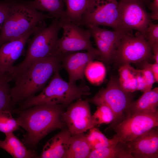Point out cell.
I'll list each match as a JSON object with an SVG mask.
<instances>
[{
  "label": "cell",
  "mask_w": 158,
  "mask_h": 158,
  "mask_svg": "<svg viewBox=\"0 0 158 158\" xmlns=\"http://www.w3.org/2000/svg\"><path fill=\"white\" fill-rule=\"evenodd\" d=\"M65 107L46 103L15 110L19 114L16 119L18 124L27 132L23 141L28 149H36L39 142L48 134L66 126L63 119Z\"/></svg>",
  "instance_id": "cell-1"
},
{
  "label": "cell",
  "mask_w": 158,
  "mask_h": 158,
  "mask_svg": "<svg viewBox=\"0 0 158 158\" xmlns=\"http://www.w3.org/2000/svg\"><path fill=\"white\" fill-rule=\"evenodd\" d=\"M63 56L58 54L33 62L13 77L10 93L13 106L42 90L55 72L59 70Z\"/></svg>",
  "instance_id": "cell-2"
},
{
  "label": "cell",
  "mask_w": 158,
  "mask_h": 158,
  "mask_svg": "<svg viewBox=\"0 0 158 158\" xmlns=\"http://www.w3.org/2000/svg\"><path fill=\"white\" fill-rule=\"evenodd\" d=\"M52 17L31 6L28 1L12 0L0 31V47L19 38Z\"/></svg>",
  "instance_id": "cell-3"
},
{
  "label": "cell",
  "mask_w": 158,
  "mask_h": 158,
  "mask_svg": "<svg viewBox=\"0 0 158 158\" xmlns=\"http://www.w3.org/2000/svg\"><path fill=\"white\" fill-rule=\"evenodd\" d=\"M90 94L88 86L83 85L78 86L75 83L66 81L62 78L58 70L40 93L21 102L19 107L16 110H23L46 103L60 104L66 107L74 100Z\"/></svg>",
  "instance_id": "cell-4"
},
{
  "label": "cell",
  "mask_w": 158,
  "mask_h": 158,
  "mask_svg": "<svg viewBox=\"0 0 158 158\" xmlns=\"http://www.w3.org/2000/svg\"><path fill=\"white\" fill-rule=\"evenodd\" d=\"M61 28L60 18H54L49 26H43L34 33L29 42L24 59L18 65L13 66L9 75L11 80L15 75L33 62L58 54V35Z\"/></svg>",
  "instance_id": "cell-5"
},
{
  "label": "cell",
  "mask_w": 158,
  "mask_h": 158,
  "mask_svg": "<svg viewBox=\"0 0 158 158\" xmlns=\"http://www.w3.org/2000/svg\"><path fill=\"white\" fill-rule=\"evenodd\" d=\"M132 93L126 91L121 86L118 79L111 77L106 87L99 90L88 100L97 106L106 105L111 110L114 118L109 128L112 129L128 115L129 106L133 101Z\"/></svg>",
  "instance_id": "cell-6"
},
{
  "label": "cell",
  "mask_w": 158,
  "mask_h": 158,
  "mask_svg": "<svg viewBox=\"0 0 158 158\" xmlns=\"http://www.w3.org/2000/svg\"><path fill=\"white\" fill-rule=\"evenodd\" d=\"M153 59L150 44L144 36L137 32L124 33L116 49L113 61L121 65L147 61Z\"/></svg>",
  "instance_id": "cell-7"
},
{
  "label": "cell",
  "mask_w": 158,
  "mask_h": 158,
  "mask_svg": "<svg viewBox=\"0 0 158 158\" xmlns=\"http://www.w3.org/2000/svg\"><path fill=\"white\" fill-rule=\"evenodd\" d=\"M60 20L63 34L59 39L57 54L63 55L68 53L86 50L95 54L99 57L98 50L91 43L92 35L89 29L82 28L64 17L60 18Z\"/></svg>",
  "instance_id": "cell-8"
},
{
  "label": "cell",
  "mask_w": 158,
  "mask_h": 158,
  "mask_svg": "<svg viewBox=\"0 0 158 158\" xmlns=\"http://www.w3.org/2000/svg\"><path fill=\"white\" fill-rule=\"evenodd\" d=\"M118 23L120 31L124 33L136 30L145 35L151 22L145 6L136 0H119L118 1Z\"/></svg>",
  "instance_id": "cell-9"
},
{
  "label": "cell",
  "mask_w": 158,
  "mask_h": 158,
  "mask_svg": "<svg viewBox=\"0 0 158 158\" xmlns=\"http://www.w3.org/2000/svg\"><path fill=\"white\" fill-rule=\"evenodd\" d=\"M118 4L117 0H94L83 15L80 25L107 26L121 32L118 23Z\"/></svg>",
  "instance_id": "cell-10"
},
{
  "label": "cell",
  "mask_w": 158,
  "mask_h": 158,
  "mask_svg": "<svg viewBox=\"0 0 158 158\" xmlns=\"http://www.w3.org/2000/svg\"><path fill=\"white\" fill-rule=\"evenodd\" d=\"M158 126V112L128 116L114 127L119 142L131 141L151 129Z\"/></svg>",
  "instance_id": "cell-11"
},
{
  "label": "cell",
  "mask_w": 158,
  "mask_h": 158,
  "mask_svg": "<svg viewBox=\"0 0 158 158\" xmlns=\"http://www.w3.org/2000/svg\"><path fill=\"white\" fill-rule=\"evenodd\" d=\"M89 102L78 99L68 106L63 119L72 135L84 133L94 127Z\"/></svg>",
  "instance_id": "cell-12"
},
{
  "label": "cell",
  "mask_w": 158,
  "mask_h": 158,
  "mask_svg": "<svg viewBox=\"0 0 158 158\" xmlns=\"http://www.w3.org/2000/svg\"><path fill=\"white\" fill-rule=\"evenodd\" d=\"M39 25L16 40L6 42L0 47V73L10 74L14 63L22 54L30 37L42 26Z\"/></svg>",
  "instance_id": "cell-13"
},
{
  "label": "cell",
  "mask_w": 158,
  "mask_h": 158,
  "mask_svg": "<svg viewBox=\"0 0 158 158\" xmlns=\"http://www.w3.org/2000/svg\"><path fill=\"white\" fill-rule=\"evenodd\" d=\"M124 144L133 158H158V126Z\"/></svg>",
  "instance_id": "cell-14"
},
{
  "label": "cell",
  "mask_w": 158,
  "mask_h": 158,
  "mask_svg": "<svg viewBox=\"0 0 158 158\" xmlns=\"http://www.w3.org/2000/svg\"><path fill=\"white\" fill-rule=\"evenodd\" d=\"M98 57L95 54L88 51L72 52L63 54L61 62L68 74L69 81L75 83L78 80L83 79L87 65Z\"/></svg>",
  "instance_id": "cell-15"
},
{
  "label": "cell",
  "mask_w": 158,
  "mask_h": 158,
  "mask_svg": "<svg viewBox=\"0 0 158 158\" xmlns=\"http://www.w3.org/2000/svg\"><path fill=\"white\" fill-rule=\"evenodd\" d=\"M71 134L63 129L49 140L39 156L41 158H66Z\"/></svg>",
  "instance_id": "cell-16"
},
{
  "label": "cell",
  "mask_w": 158,
  "mask_h": 158,
  "mask_svg": "<svg viewBox=\"0 0 158 158\" xmlns=\"http://www.w3.org/2000/svg\"><path fill=\"white\" fill-rule=\"evenodd\" d=\"M143 93L138 99L131 102L128 116L135 114L158 112V87Z\"/></svg>",
  "instance_id": "cell-17"
},
{
  "label": "cell",
  "mask_w": 158,
  "mask_h": 158,
  "mask_svg": "<svg viewBox=\"0 0 158 158\" xmlns=\"http://www.w3.org/2000/svg\"><path fill=\"white\" fill-rule=\"evenodd\" d=\"M4 140L0 139V148L5 150L13 158H38L34 150L28 149L13 134L10 132L5 134Z\"/></svg>",
  "instance_id": "cell-18"
},
{
  "label": "cell",
  "mask_w": 158,
  "mask_h": 158,
  "mask_svg": "<svg viewBox=\"0 0 158 158\" xmlns=\"http://www.w3.org/2000/svg\"><path fill=\"white\" fill-rule=\"evenodd\" d=\"M91 151L84 133L72 135L66 158H87Z\"/></svg>",
  "instance_id": "cell-19"
},
{
  "label": "cell",
  "mask_w": 158,
  "mask_h": 158,
  "mask_svg": "<svg viewBox=\"0 0 158 158\" xmlns=\"http://www.w3.org/2000/svg\"><path fill=\"white\" fill-rule=\"evenodd\" d=\"M94 0H64L66 9L63 17L79 26L82 16Z\"/></svg>",
  "instance_id": "cell-20"
},
{
  "label": "cell",
  "mask_w": 158,
  "mask_h": 158,
  "mask_svg": "<svg viewBox=\"0 0 158 158\" xmlns=\"http://www.w3.org/2000/svg\"><path fill=\"white\" fill-rule=\"evenodd\" d=\"M87 158H133L124 143L118 142L111 146L91 151Z\"/></svg>",
  "instance_id": "cell-21"
},
{
  "label": "cell",
  "mask_w": 158,
  "mask_h": 158,
  "mask_svg": "<svg viewBox=\"0 0 158 158\" xmlns=\"http://www.w3.org/2000/svg\"><path fill=\"white\" fill-rule=\"evenodd\" d=\"M28 3L37 10L48 12L52 18H60L64 16V0H34Z\"/></svg>",
  "instance_id": "cell-22"
},
{
  "label": "cell",
  "mask_w": 158,
  "mask_h": 158,
  "mask_svg": "<svg viewBox=\"0 0 158 158\" xmlns=\"http://www.w3.org/2000/svg\"><path fill=\"white\" fill-rule=\"evenodd\" d=\"M137 71L130 64H123L119 67L118 81L121 87L126 91L132 93L137 91Z\"/></svg>",
  "instance_id": "cell-23"
},
{
  "label": "cell",
  "mask_w": 158,
  "mask_h": 158,
  "mask_svg": "<svg viewBox=\"0 0 158 158\" xmlns=\"http://www.w3.org/2000/svg\"><path fill=\"white\" fill-rule=\"evenodd\" d=\"M86 138L91 151L116 144L118 139L115 134L112 138H107L99 129L95 127L89 129Z\"/></svg>",
  "instance_id": "cell-24"
},
{
  "label": "cell",
  "mask_w": 158,
  "mask_h": 158,
  "mask_svg": "<svg viewBox=\"0 0 158 158\" xmlns=\"http://www.w3.org/2000/svg\"><path fill=\"white\" fill-rule=\"evenodd\" d=\"M106 73L105 67L102 63L93 61L87 66L85 71V75L90 83L98 85L104 81Z\"/></svg>",
  "instance_id": "cell-25"
},
{
  "label": "cell",
  "mask_w": 158,
  "mask_h": 158,
  "mask_svg": "<svg viewBox=\"0 0 158 158\" xmlns=\"http://www.w3.org/2000/svg\"><path fill=\"white\" fill-rule=\"evenodd\" d=\"M91 34L97 46L100 59L107 63L113 61L116 49L96 35Z\"/></svg>",
  "instance_id": "cell-26"
},
{
  "label": "cell",
  "mask_w": 158,
  "mask_h": 158,
  "mask_svg": "<svg viewBox=\"0 0 158 158\" xmlns=\"http://www.w3.org/2000/svg\"><path fill=\"white\" fill-rule=\"evenodd\" d=\"M11 111H0V131L5 134L18 130L20 126L13 117Z\"/></svg>",
  "instance_id": "cell-27"
},
{
  "label": "cell",
  "mask_w": 158,
  "mask_h": 158,
  "mask_svg": "<svg viewBox=\"0 0 158 158\" xmlns=\"http://www.w3.org/2000/svg\"><path fill=\"white\" fill-rule=\"evenodd\" d=\"M95 127L103 123H111L114 118V115L111 109L107 105L102 104L98 106L97 110L92 116Z\"/></svg>",
  "instance_id": "cell-28"
},
{
  "label": "cell",
  "mask_w": 158,
  "mask_h": 158,
  "mask_svg": "<svg viewBox=\"0 0 158 158\" xmlns=\"http://www.w3.org/2000/svg\"><path fill=\"white\" fill-rule=\"evenodd\" d=\"M6 80L0 85V111H12L13 107L11 95V88Z\"/></svg>",
  "instance_id": "cell-29"
},
{
  "label": "cell",
  "mask_w": 158,
  "mask_h": 158,
  "mask_svg": "<svg viewBox=\"0 0 158 158\" xmlns=\"http://www.w3.org/2000/svg\"><path fill=\"white\" fill-rule=\"evenodd\" d=\"M144 37L150 46L158 44V24L151 22L147 29Z\"/></svg>",
  "instance_id": "cell-30"
},
{
  "label": "cell",
  "mask_w": 158,
  "mask_h": 158,
  "mask_svg": "<svg viewBox=\"0 0 158 158\" xmlns=\"http://www.w3.org/2000/svg\"><path fill=\"white\" fill-rule=\"evenodd\" d=\"M141 70L146 82V91H149L152 90L153 85L155 82L153 75L150 69L144 65L143 69Z\"/></svg>",
  "instance_id": "cell-31"
},
{
  "label": "cell",
  "mask_w": 158,
  "mask_h": 158,
  "mask_svg": "<svg viewBox=\"0 0 158 158\" xmlns=\"http://www.w3.org/2000/svg\"><path fill=\"white\" fill-rule=\"evenodd\" d=\"M11 1V0H3L0 1V31Z\"/></svg>",
  "instance_id": "cell-32"
},
{
  "label": "cell",
  "mask_w": 158,
  "mask_h": 158,
  "mask_svg": "<svg viewBox=\"0 0 158 158\" xmlns=\"http://www.w3.org/2000/svg\"><path fill=\"white\" fill-rule=\"evenodd\" d=\"M136 78L137 83V90L146 92V84L141 70H137Z\"/></svg>",
  "instance_id": "cell-33"
},
{
  "label": "cell",
  "mask_w": 158,
  "mask_h": 158,
  "mask_svg": "<svg viewBox=\"0 0 158 158\" xmlns=\"http://www.w3.org/2000/svg\"><path fill=\"white\" fill-rule=\"evenodd\" d=\"M151 11L150 14L151 20H158V0H153L148 6Z\"/></svg>",
  "instance_id": "cell-34"
},
{
  "label": "cell",
  "mask_w": 158,
  "mask_h": 158,
  "mask_svg": "<svg viewBox=\"0 0 158 158\" xmlns=\"http://www.w3.org/2000/svg\"><path fill=\"white\" fill-rule=\"evenodd\" d=\"M143 65L148 67L152 73L155 82H158V63H155L153 64L150 63L147 61H145Z\"/></svg>",
  "instance_id": "cell-35"
},
{
  "label": "cell",
  "mask_w": 158,
  "mask_h": 158,
  "mask_svg": "<svg viewBox=\"0 0 158 158\" xmlns=\"http://www.w3.org/2000/svg\"><path fill=\"white\" fill-rule=\"evenodd\" d=\"M151 47L153 53V59L155 60V63H158V44H154Z\"/></svg>",
  "instance_id": "cell-36"
},
{
  "label": "cell",
  "mask_w": 158,
  "mask_h": 158,
  "mask_svg": "<svg viewBox=\"0 0 158 158\" xmlns=\"http://www.w3.org/2000/svg\"><path fill=\"white\" fill-rule=\"evenodd\" d=\"M8 80L10 81L7 74H2L0 73V85L6 80Z\"/></svg>",
  "instance_id": "cell-37"
},
{
  "label": "cell",
  "mask_w": 158,
  "mask_h": 158,
  "mask_svg": "<svg viewBox=\"0 0 158 158\" xmlns=\"http://www.w3.org/2000/svg\"><path fill=\"white\" fill-rule=\"evenodd\" d=\"M142 3L145 6H148L153 0H136Z\"/></svg>",
  "instance_id": "cell-38"
}]
</instances>
